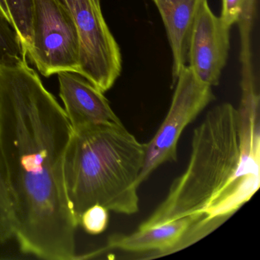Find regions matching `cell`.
Listing matches in <instances>:
<instances>
[{
  "label": "cell",
  "instance_id": "obj_18",
  "mask_svg": "<svg viewBox=\"0 0 260 260\" xmlns=\"http://www.w3.org/2000/svg\"><path fill=\"white\" fill-rule=\"evenodd\" d=\"M7 241V240H6V239L4 238L1 234H0V244H2V243H5V242Z\"/></svg>",
  "mask_w": 260,
  "mask_h": 260
},
{
  "label": "cell",
  "instance_id": "obj_5",
  "mask_svg": "<svg viewBox=\"0 0 260 260\" xmlns=\"http://www.w3.org/2000/svg\"><path fill=\"white\" fill-rule=\"evenodd\" d=\"M71 13L80 42V72L105 93L121 75V50L93 0H58Z\"/></svg>",
  "mask_w": 260,
  "mask_h": 260
},
{
  "label": "cell",
  "instance_id": "obj_17",
  "mask_svg": "<svg viewBox=\"0 0 260 260\" xmlns=\"http://www.w3.org/2000/svg\"><path fill=\"white\" fill-rule=\"evenodd\" d=\"M93 2L98 8L101 9V0H93Z\"/></svg>",
  "mask_w": 260,
  "mask_h": 260
},
{
  "label": "cell",
  "instance_id": "obj_1",
  "mask_svg": "<svg viewBox=\"0 0 260 260\" xmlns=\"http://www.w3.org/2000/svg\"><path fill=\"white\" fill-rule=\"evenodd\" d=\"M0 124L19 249L43 259L74 260L78 225L63 176L72 126L28 62L7 67Z\"/></svg>",
  "mask_w": 260,
  "mask_h": 260
},
{
  "label": "cell",
  "instance_id": "obj_15",
  "mask_svg": "<svg viewBox=\"0 0 260 260\" xmlns=\"http://www.w3.org/2000/svg\"><path fill=\"white\" fill-rule=\"evenodd\" d=\"M251 0H222L220 19L226 26L231 28L237 23L243 10Z\"/></svg>",
  "mask_w": 260,
  "mask_h": 260
},
{
  "label": "cell",
  "instance_id": "obj_13",
  "mask_svg": "<svg viewBox=\"0 0 260 260\" xmlns=\"http://www.w3.org/2000/svg\"><path fill=\"white\" fill-rule=\"evenodd\" d=\"M12 23L25 53L32 46L33 0H5Z\"/></svg>",
  "mask_w": 260,
  "mask_h": 260
},
{
  "label": "cell",
  "instance_id": "obj_14",
  "mask_svg": "<svg viewBox=\"0 0 260 260\" xmlns=\"http://www.w3.org/2000/svg\"><path fill=\"white\" fill-rule=\"evenodd\" d=\"M109 211L102 205H93L83 213L79 225L91 235L102 234L109 224Z\"/></svg>",
  "mask_w": 260,
  "mask_h": 260
},
{
  "label": "cell",
  "instance_id": "obj_10",
  "mask_svg": "<svg viewBox=\"0 0 260 260\" xmlns=\"http://www.w3.org/2000/svg\"><path fill=\"white\" fill-rule=\"evenodd\" d=\"M203 0H153L162 18L173 54L172 78L175 85L185 66L188 41Z\"/></svg>",
  "mask_w": 260,
  "mask_h": 260
},
{
  "label": "cell",
  "instance_id": "obj_8",
  "mask_svg": "<svg viewBox=\"0 0 260 260\" xmlns=\"http://www.w3.org/2000/svg\"><path fill=\"white\" fill-rule=\"evenodd\" d=\"M59 95L73 130L103 124H121L104 93L79 74H57Z\"/></svg>",
  "mask_w": 260,
  "mask_h": 260
},
{
  "label": "cell",
  "instance_id": "obj_16",
  "mask_svg": "<svg viewBox=\"0 0 260 260\" xmlns=\"http://www.w3.org/2000/svg\"><path fill=\"white\" fill-rule=\"evenodd\" d=\"M0 10L5 15L6 17L12 23L11 17H10V13H9L8 7H7V4H6L5 0H0ZM13 24V23H12Z\"/></svg>",
  "mask_w": 260,
  "mask_h": 260
},
{
  "label": "cell",
  "instance_id": "obj_3",
  "mask_svg": "<svg viewBox=\"0 0 260 260\" xmlns=\"http://www.w3.org/2000/svg\"><path fill=\"white\" fill-rule=\"evenodd\" d=\"M147 144L121 124H103L73 130L63 162L65 188L79 226L93 205L119 214L139 210V176Z\"/></svg>",
  "mask_w": 260,
  "mask_h": 260
},
{
  "label": "cell",
  "instance_id": "obj_12",
  "mask_svg": "<svg viewBox=\"0 0 260 260\" xmlns=\"http://www.w3.org/2000/svg\"><path fill=\"white\" fill-rule=\"evenodd\" d=\"M27 56L13 24L0 10V64L26 63Z\"/></svg>",
  "mask_w": 260,
  "mask_h": 260
},
{
  "label": "cell",
  "instance_id": "obj_2",
  "mask_svg": "<svg viewBox=\"0 0 260 260\" xmlns=\"http://www.w3.org/2000/svg\"><path fill=\"white\" fill-rule=\"evenodd\" d=\"M258 186V113L223 103L194 129L186 170L139 229L192 217L194 234L201 239L247 202Z\"/></svg>",
  "mask_w": 260,
  "mask_h": 260
},
{
  "label": "cell",
  "instance_id": "obj_9",
  "mask_svg": "<svg viewBox=\"0 0 260 260\" xmlns=\"http://www.w3.org/2000/svg\"><path fill=\"white\" fill-rule=\"evenodd\" d=\"M196 220L192 217H184L169 223L147 229L138 230L129 235L114 234L108 240V249H119L132 252H156L168 254L180 249L194 228Z\"/></svg>",
  "mask_w": 260,
  "mask_h": 260
},
{
  "label": "cell",
  "instance_id": "obj_11",
  "mask_svg": "<svg viewBox=\"0 0 260 260\" xmlns=\"http://www.w3.org/2000/svg\"><path fill=\"white\" fill-rule=\"evenodd\" d=\"M9 65L0 64V111L2 98L3 83L6 69ZM0 234L8 240L13 237V203L9 189L7 168L3 154L1 141V124H0Z\"/></svg>",
  "mask_w": 260,
  "mask_h": 260
},
{
  "label": "cell",
  "instance_id": "obj_4",
  "mask_svg": "<svg viewBox=\"0 0 260 260\" xmlns=\"http://www.w3.org/2000/svg\"><path fill=\"white\" fill-rule=\"evenodd\" d=\"M32 32L27 58L42 75L80 74L78 29L69 10L58 0H33Z\"/></svg>",
  "mask_w": 260,
  "mask_h": 260
},
{
  "label": "cell",
  "instance_id": "obj_6",
  "mask_svg": "<svg viewBox=\"0 0 260 260\" xmlns=\"http://www.w3.org/2000/svg\"><path fill=\"white\" fill-rule=\"evenodd\" d=\"M175 92L167 117L147 144L140 184L159 166L177 160V144L184 129L214 99L211 86L201 82L185 65L175 83Z\"/></svg>",
  "mask_w": 260,
  "mask_h": 260
},
{
  "label": "cell",
  "instance_id": "obj_7",
  "mask_svg": "<svg viewBox=\"0 0 260 260\" xmlns=\"http://www.w3.org/2000/svg\"><path fill=\"white\" fill-rule=\"evenodd\" d=\"M230 30L211 11L208 0H203L191 28L187 61L194 76L208 86L219 84L229 52Z\"/></svg>",
  "mask_w": 260,
  "mask_h": 260
}]
</instances>
